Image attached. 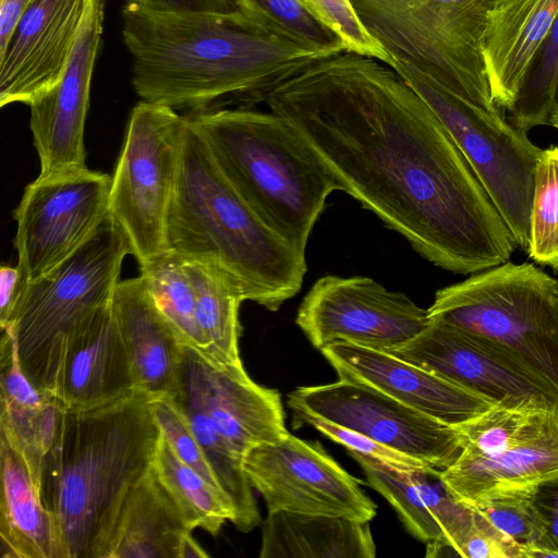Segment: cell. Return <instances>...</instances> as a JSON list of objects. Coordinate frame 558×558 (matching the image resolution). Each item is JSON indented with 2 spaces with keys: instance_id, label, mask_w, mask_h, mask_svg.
<instances>
[{
  "instance_id": "1",
  "label": "cell",
  "mask_w": 558,
  "mask_h": 558,
  "mask_svg": "<svg viewBox=\"0 0 558 558\" xmlns=\"http://www.w3.org/2000/svg\"><path fill=\"white\" fill-rule=\"evenodd\" d=\"M340 190L434 265L472 275L508 262L518 244L444 124L402 77L343 51L267 96Z\"/></svg>"
},
{
  "instance_id": "2",
  "label": "cell",
  "mask_w": 558,
  "mask_h": 558,
  "mask_svg": "<svg viewBox=\"0 0 558 558\" xmlns=\"http://www.w3.org/2000/svg\"><path fill=\"white\" fill-rule=\"evenodd\" d=\"M122 36L141 100L187 114L232 100L266 101L275 87L335 54L286 37L244 12L159 11L128 1Z\"/></svg>"
},
{
  "instance_id": "3",
  "label": "cell",
  "mask_w": 558,
  "mask_h": 558,
  "mask_svg": "<svg viewBox=\"0 0 558 558\" xmlns=\"http://www.w3.org/2000/svg\"><path fill=\"white\" fill-rule=\"evenodd\" d=\"M159 436L149 399L141 393L65 411L40 481L63 558H99L125 493L151 465Z\"/></svg>"
},
{
  "instance_id": "4",
  "label": "cell",
  "mask_w": 558,
  "mask_h": 558,
  "mask_svg": "<svg viewBox=\"0 0 558 558\" xmlns=\"http://www.w3.org/2000/svg\"><path fill=\"white\" fill-rule=\"evenodd\" d=\"M166 238L168 250L216 264L239 283L245 301L269 311L300 291L306 272L305 254L252 210L190 120Z\"/></svg>"
},
{
  "instance_id": "5",
  "label": "cell",
  "mask_w": 558,
  "mask_h": 558,
  "mask_svg": "<svg viewBox=\"0 0 558 558\" xmlns=\"http://www.w3.org/2000/svg\"><path fill=\"white\" fill-rule=\"evenodd\" d=\"M229 182L259 219L305 254L328 196L340 185L284 118L246 108L186 114Z\"/></svg>"
},
{
  "instance_id": "6",
  "label": "cell",
  "mask_w": 558,
  "mask_h": 558,
  "mask_svg": "<svg viewBox=\"0 0 558 558\" xmlns=\"http://www.w3.org/2000/svg\"><path fill=\"white\" fill-rule=\"evenodd\" d=\"M128 243L109 214L94 234L46 275L26 282L9 325L21 366L41 392L53 396L64 347L98 308L111 302Z\"/></svg>"
},
{
  "instance_id": "7",
  "label": "cell",
  "mask_w": 558,
  "mask_h": 558,
  "mask_svg": "<svg viewBox=\"0 0 558 558\" xmlns=\"http://www.w3.org/2000/svg\"><path fill=\"white\" fill-rule=\"evenodd\" d=\"M439 320L511 348L558 387V278L510 260L437 290Z\"/></svg>"
},
{
  "instance_id": "8",
  "label": "cell",
  "mask_w": 558,
  "mask_h": 558,
  "mask_svg": "<svg viewBox=\"0 0 558 558\" xmlns=\"http://www.w3.org/2000/svg\"><path fill=\"white\" fill-rule=\"evenodd\" d=\"M366 31L393 60L490 111L482 39L488 0H350Z\"/></svg>"
},
{
  "instance_id": "9",
  "label": "cell",
  "mask_w": 558,
  "mask_h": 558,
  "mask_svg": "<svg viewBox=\"0 0 558 558\" xmlns=\"http://www.w3.org/2000/svg\"><path fill=\"white\" fill-rule=\"evenodd\" d=\"M458 427L462 449L441 470V477L464 504L494 492L532 489L558 475L557 404L538 400L495 403Z\"/></svg>"
},
{
  "instance_id": "10",
  "label": "cell",
  "mask_w": 558,
  "mask_h": 558,
  "mask_svg": "<svg viewBox=\"0 0 558 558\" xmlns=\"http://www.w3.org/2000/svg\"><path fill=\"white\" fill-rule=\"evenodd\" d=\"M429 106L494 202L518 246L529 248L534 170L543 148L507 120L449 90L412 65L390 66Z\"/></svg>"
},
{
  "instance_id": "11",
  "label": "cell",
  "mask_w": 558,
  "mask_h": 558,
  "mask_svg": "<svg viewBox=\"0 0 558 558\" xmlns=\"http://www.w3.org/2000/svg\"><path fill=\"white\" fill-rule=\"evenodd\" d=\"M189 120L141 100L130 114L111 177L108 214L142 265L168 250L167 219L180 172Z\"/></svg>"
},
{
  "instance_id": "12",
  "label": "cell",
  "mask_w": 558,
  "mask_h": 558,
  "mask_svg": "<svg viewBox=\"0 0 558 558\" xmlns=\"http://www.w3.org/2000/svg\"><path fill=\"white\" fill-rule=\"evenodd\" d=\"M172 399L201 446H225L242 459L248 449L288 433L278 390L253 381L244 367H219L187 345Z\"/></svg>"
},
{
  "instance_id": "13",
  "label": "cell",
  "mask_w": 558,
  "mask_h": 558,
  "mask_svg": "<svg viewBox=\"0 0 558 558\" xmlns=\"http://www.w3.org/2000/svg\"><path fill=\"white\" fill-rule=\"evenodd\" d=\"M111 177L87 167L37 177L13 211L14 246L24 280L33 281L80 248L108 214Z\"/></svg>"
},
{
  "instance_id": "14",
  "label": "cell",
  "mask_w": 558,
  "mask_h": 558,
  "mask_svg": "<svg viewBox=\"0 0 558 558\" xmlns=\"http://www.w3.org/2000/svg\"><path fill=\"white\" fill-rule=\"evenodd\" d=\"M293 415L320 417L444 470L462 449L458 426L440 422L364 384L345 379L288 395Z\"/></svg>"
},
{
  "instance_id": "15",
  "label": "cell",
  "mask_w": 558,
  "mask_h": 558,
  "mask_svg": "<svg viewBox=\"0 0 558 558\" xmlns=\"http://www.w3.org/2000/svg\"><path fill=\"white\" fill-rule=\"evenodd\" d=\"M242 463L268 513L340 515L364 522L376 515V504L360 482L317 441L288 432L277 441L248 449Z\"/></svg>"
},
{
  "instance_id": "16",
  "label": "cell",
  "mask_w": 558,
  "mask_h": 558,
  "mask_svg": "<svg viewBox=\"0 0 558 558\" xmlns=\"http://www.w3.org/2000/svg\"><path fill=\"white\" fill-rule=\"evenodd\" d=\"M496 403L538 400L558 405V387L511 348L429 319L414 337L386 350Z\"/></svg>"
},
{
  "instance_id": "17",
  "label": "cell",
  "mask_w": 558,
  "mask_h": 558,
  "mask_svg": "<svg viewBox=\"0 0 558 558\" xmlns=\"http://www.w3.org/2000/svg\"><path fill=\"white\" fill-rule=\"evenodd\" d=\"M427 310L368 277L319 278L299 306L295 323L318 350L349 341L384 350L408 341L428 323Z\"/></svg>"
},
{
  "instance_id": "18",
  "label": "cell",
  "mask_w": 558,
  "mask_h": 558,
  "mask_svg": "<svg viewBox=\"0 0 558 558\" xmlns=\"http://www.w3.org/2000/svg\"><path fill=\"white\" fill-rule=\"evenodd\" d=\"M104 0H90L60 81L28 105L29 128L39 158L38 177L86 167L84 130L104 31Z\"/></svg>"
},
{
  "instance_id": "19",
  "label": "cell",
  "mask_w": 558,
  "mask_h": 558,
  "mask_svg": "<svg viewBox=\"0 0 558 558\" xmlns=\"http://www.w3.org/2000/svg\"><path fill=\"white\" fill-rule=\"evenodd\" d=\"M320 352L339 379L373 387L449 425H462L496 403L384 350L335 341Z\"/></svg>"
},
{
  "instance_id": "20",
  "label": "cell",
  "mask_w": 558,
  "mask_h": 558,
  "mask_svg": "<svg viewBox=\"0 0 558 558\" xmlns=\"http://www.w3.org/2000/svg\"><path fill=\"white\" fill-rule=\"evenodd\" d=\"M90 0H35L0 57V106L29 105L61 78Z\"/></svg>"
},
{
  "instance_id": "21",
  "label": "cell",
  "mask_w": 558,
  "mask_h": 558,
  "mask_svg": "<svg viewBox=\"0 0 558 558\" xmlns=\"http://www.w3.org/2000/svg\"><path fill=\"white\" fill-rule=\"evenodd\" d=\"M349 453L368 484L397 511L408 532L426 544V557L457 556L474 521V510L453 496L441 470H401L371 456Z\"/></svg>"
},
{
  "instance_id": "22",
  "label": "cell",
  "mask_w": 558,
  "mask_h": 558,
  "mask_svg": "<svg viewBox=\"0 0 558 558\" xmlns=\"http://www.w3.org/2000/svg\"><path fill=\"white\" fill-rule=\"evenodd\" d=\"M132 364L111 302L92 314L69 338L53 397L68 411H86L137 395Z\"/></svg>"
},
{
  "instance_id": "23",
  "label": "cell",
  "mask_w": 558,
  "mask_h": 558,
  "mask_svg": "<svg viewBox=\"0 0 558 558\" xmlns=\"http://www.w3.org/2000/svg\"><path fill=\"white\" fill-rule=\"evenodd\" d=\"M111 308L132 364L137 392L149 401L174 398L184 344L156 306L141 276L119 281Z\"/></svg>"
},
{
  "instance_id": "24",
  "label": "cell",
  "mask_w": 558,
  "mask_h": 558,
  "mask_svg": "<svg viewBox=\"0 0 558 558\" xmlns=\"http://www.w3.org/2000/svg\"><path fill=\"white\" fill-rule=\"evenodd\" d=\"M558 12V0H490L482 54L494 104L508 110L535 51Z\"/></svg>"
},
{
  "instance_id": "25",
  "label": "cell",
  "mask_w": 558,
  "mask_h": 558,
  "mask_svg": "<svg viewBox=\"0 0 558 558\" xmlns=\"http://www.w3.org/2000/svg\"><path fill=\"white\" fill-rule=\"evenodd\" d=\"M192 531L150 465L125 493L99 558H182Z\"/></svg>"
},
{
  "instance_id": "26",
  "label": "cell",
  "mask_w": 558,
  "mask_h": 558,
  "mask_svg": "<svg viewBox=\"0 0 558 558\" xmlns=\"http://www.w3.org/2000/svg\"><path fill=\"white\" fill-rule=\"evenodd\" d=\"M3 558H63L62 543L23 457L0 435Z\"/></svg>"
},
{
  "instance_id": "27",
  "label": "cell",
  "mask_w": 558,
  "mask_h": 558,
  "mask_svg": "<svg viewBox=\"0 0 558 558\" xmlns=\"http://www.w3.org/2000/svg\"><path fill=\"white\" fill-rule=\"evenodd\" d=\"M369 522L340 515L268 513L260 558H374Z\"/></svg>"
},
{
  "instance_id": "28",
  "label": "cell",
  "mask_w": 558,
  "mask_h": 558,
  "mask_svg": "<svg viewBox=\"0 0 558 558\" xmlns=\"http://www.w3.org/2000/svg\"><path fill=\"white\" fill-rule=\"evenodd\" d=\"M185 257L195 291L199 353L219 367H243L239 352V310L245 296L241 287L216 264Z\"/></svg>"
},
{
  "instance_id": "29",
  "label": "cell",
  "mask_w": 558,
  "mask_h": 558,
  "mask_svg": "<svg viewBox=\"0 0 558 558\" xmlns=\"http://www.w3.org/2000/svg\"><path fill=\"white\" fill-rule=\"evenodd\" d=\"M151 466L187 524L217 535L235 511L228 496L177 457L159 436Z\"/></svg>"
},
{
  "instance_id": "30",
  "label": "cell",
  "mask_w": 558,
  "mask_h": 558,
  "mask_svg": "<svg viewBox=\"0 0 558 558\" xmlns=\"http://www.w3.org/2000/svg\"><path fill=\"white\" fill-rule=\"evenodd\" d=\"M148 292L181 342L201 351L195 324V291L184 255L167 250L140 265Z\"/></svg>"
},
{
  "instance_id": "31",
  "label": "cell",
  "mask_w": 558,
  "mask_h": 558,
  "mask_svg": "<svg viewBox=\"0 0 558 558\" xmlns=\"http://www.w3.org/2000/svg\"><path fill=\"white\" fill-rule=\"evenodd\" d=\"M65 411L52 396L36 408L1 401L0 435L23 457L39 490L44 462L57 440Z\"/></svg>"
},
{
  "instance_id": "32",
  "label": "cell",
  "mask_w": 558,
  "mask_h": 558,
  "mask_svg": "<svg viewBox=\"0 0 558 558\" xmlns=\"http://www.w3.org/2000/svg\"><path fill=\"white\" fill-rule=\"evenodd\" d=\"M532 489L494 492L469 506L497 530L521 545L522 558H558V553L547 539L533 505Z\"/></svg>"
},
{
  "instance_id": "33",
  "label": "cell",
  "mask_w": 558,
  "mask_h": 558,
  "mask_svg": "<svg viewBox=\"0 0 558 558\" xmlns=\"http://www.w3.org/2000/svg\"><path fill=\"white\" fill-rule=\"evenodd\" d=\"M558 86V12L522 77L515 98L507 110L510 121L527 133L549 125Z\"/></svg>"
},
{
  "instance_id": "34",
  "label": "cell",
  "mask_w": 558,
  "mask_h": 558,
  "mask_svg": "<svg viewBox=\"0 0 558 558\" xmlns=\"http://www.w3.org/2000/svg\"><path fill=\"white\" fill-rule=\"evenodd\" d=\"M527 255L558 269V146L542 150L534 170Z\"/></svg>"
},
{
  "instance_id": "35",
  "label": "cell",
  "mask_w": 558,
  "mask_h": 558,
  "mask_svg": "<svg viewBox=\"0 0 558 558\" xmlns=\"http://www.w3.org/2000/svg\"><path fill=\"white\" fill-rule=\"evenodd\" d=\"M245 14L272 31L335 54L347 51L343 40L296 0H241Z\"/></svg>"
},
{
  "instance_id": "36",
  "label": "cell",
  "mask_w": 558,
  "mask_h": 558,
  "mask_svg": "<svg viewBox=\"0 0 558 558\" xmlns=\"http://www.w3.org/2000/svg\"><path fill=\"white\" fill-rule=\"evenodd\" d=\"M306 11L336 33L347 51L376 59L391 66L392 57L366 31L350 0H296Z\"/></svg>"
},
{
  "instance_id": "37",
  "label": "cell",
  "mask_w": 558,
  "mask_h": 558,
  "mask_svg": "<svg viewBox=\"0 0 558 558\" xmlns=\"http://www.w3.org/2000/svg\"><path fill=\"white\" fill-rule=\"evenodd\" d=\"M149 407L161 436L177 457L197 471L216 488L223 492L189 421L177 402L172 398H160L150 400Z\"/></svg>"
},
{
  "instance_id": "38",
  "label": "cell",
  "mask_w": 558,
  "mask_h": 558,
  "mask_svg": "<svg viewBox=\"0 0 558 558\" xmlns=\"http://www.w3.org/2000/svg\"><path fill=\"white\" fill-rule=\"evenodd\" d=\"M304 425L313 426L326 437L345 447L349 451L377 458L398 469L409 471L428 466L412 457L384 446L357 432L342 427L324 418L310 415H293L294 428H299Z\"/></svg>"
},
{
  "instance_id": "39",
  "label": "cell",
  "mask_w": 558,
  "mask_h": 558,
  "mask_svg": "<svg viewBox=\"0 0 558 558\" xmlns=\"http://www.w3.org/2000/svg\"><path fill=\"white\" fill-rule=\"evenodd\" d=\"M0 386L1 401L17 407H40L51 397L36 388L25 375L9 330H2L0 343Z\"/></svg>"
},
{
  "instance_id": "40",
  "label": "cell",
  "mask_w": 558,
  "mask_h": 558,
  "mask_svg": "<svg viewBox=\"0 0 558 558\" xmlns=\"http://www.w3.org/2000/svg\"><path fill=\"white\" fill-rule=\"evenodd\" d=\"M457 556L466 558H522V546L497 530L474 510V521L460 542Z\"/></svg>"
},
{
  "instance_id": "41",
  "label": "cell",
  "mask_w": 558,
  "mask_h": 558,
  "mask_svg": "<svg viewBox=\"0 0 558 558\" xmlns=\"http://www.w3.org/2000/svg\"><path fill=\"white\" fill-rule=\"evenodd\" d=\"M531 497L547 539L558 553V475L534 486Z\"/></svg>"
},
{
  "instance_id": "42",
  "label": "cell",
  "mask_w": 558,
  "mask_h": 558,
  "mask_svg": "<svg viewBox=\"0 0 558 558\" xmlns=\"http://www.w3.org/2000/svg\"><path fill=\"white\" fill-rule=\"evenodd\" d=\"M142 7L174 12L234 14L243 12L241 0H126Z\"/></svg>"
},
{
  "instance_id": "43",
  "label": "cell",
  "mask_w": 558,
  "mask_h": 558,
  "mask_svg": "<svg viewBox=\"0 0 558 558\" xmlns=\"http://www.w3.org/2000/svg\"><path fill=\"white\" fill-rule=\"evenodd\" d=\"M26 281L20 267L3 265L0 269V326L5 328L17 306Z\"/></svg>"
},
{
  "instance_id": "44",
  "label": "cell",
  "mask_w": 558,
  "mask_h": 558,
  "mask_svg": "<svg viewBox=\"0 0 558 558\" xmlns=\"http://www.w3.org/2000/svg\"><path fill=\"white\" fill-rule=\"evenodd\" d=\"M35 0H0V57L25 11Z\"/></svg>"
},
{
  "instance_id": "45",
  "label": "cell",
  "mask_w": 558,
  "mask_h": 558,
  "mask_svg": "<svg viewBox=\"0 0 558 558\" xmlns=\"http://www.w3.org/2000/svg\"><path fill=\"white\" fill-rule=\"evenodd\" d=\"M549 125L558 130V86L555 94V99L550 112Z\"/></svg>"
},
{
  "instance_id": "46",
  "label": "cell",
  "mask_w": 558,
  "mask_h": 558,
  "mask_svg": "<svg viewBox=\"0 0 558 558\" xmlns=\"http://www.w3.org/2000/svg\"><path fill=\"white\" fill-rule=\"evenodd\" d=\"M435 1L445 2V3H468V2L475 1V0H435Z\"/></svg>"
},
{
  "instance_id": "47",
  "label": "cell",
  "mask_w": 558,
  "mask_h": 558,
  "mask_svg": "<svg viewBox=\"0 0 558 558\" xmlns=\"http://www.w3.org/2000/svg\"><path fill=\"white\" fill-rule=\"evenodd\" d=\"M554 275L558 278V269H554Z\"/></svg>"
},
{
  "instance_id": "48",
  "label": "cell",
  "mask_w": 558,
  "mask_h": 558,
  "mask_svg": "<svg viewBox=\"0 0 558 558\" xmlns=\"http://www.w3.org/2000/svg\"><path fill=\"white\" fill-rule=\"evenodd\" d=\"M490 1V0H489Z\"/></svg>"
}]
</instances>
